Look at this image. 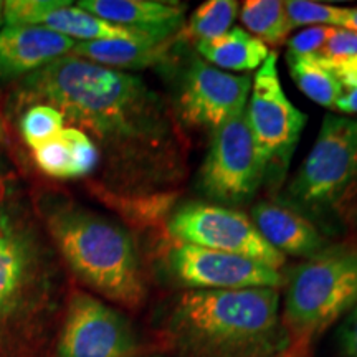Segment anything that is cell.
I'll use <instances>...</instances> for the list:
<instances>
[{
    "label": "cell",
    "mask_w": 357,
    "mask_h": 357,
    "mask_svg": "<svg viewBox=\"0 0 357 357\" xmlns=\"http://www.w3.org/2000/svg\"><path fill=\"white\" fill-rule=\"evenodd\" d=\"M65 128L61 113L52 106L37 105L25 109L20 116V132L32 149L58 136Z\"/></svg>",
    "instance_id": "cell-23"
},
{
    "label": "cell",
    "mask_w": 357,
    "mask_h": 357,
    "mask_svg": "<svg viewBox=\"0 0 357 357\" xmlns=\"http://www.w3.org/2000/svg\"><path fill=\"white\" fill-rule=\"evenodd\" d=\"M240 19L248 32L266 47H280L293 30L284 2L280 0H247L242 3Z\"/></svg>",
    "instance_id": "cell-20"
},
{
    "label": "cell",
    "mask_w": 357,
    "mask_h": 357,
    "mask_svg": "<svg viewBox=\"0 0 357 357\" xmlns=\"http://www.w3.org/2000/svg\"><path fill=\"white\" fill-rule=\"evenodd\" d=\"M265 178L266 162L243 111L212 132L199 172V189L213 202L240 205L253 199Z\"/></svg>",
    "instance_id": "cell-8"
},
{
    "label": "cell",
    "mask_w": 357,
    "mask_h": 357,
    "mask_svg": "<svg viewBox=\"0 0 357 357\" xmlns=\"http://www.w3.org/2000/svg\"><path fill=\"white\" fill-rule=\"evenodd\" d=\"M329 30H331V26L314 25L307 26V29L301 30L300 33L289 37L287 42V56L311 58L319 55V52L323 50L326 42H328Z\"/></svg>",
    "instance_id": "cell-27"
},
{
    "label": "cell",
    "mask_w": 357,
    "mask_h": 357,
    "mask_svg": "<svg viewBox=\"0 0 357 357\" xmlns=\"http://www.w3.org/2000/svg\"><path fill=\"white\" fill-rule=\"evenodd\" d=\"M289 75L305 95L324 108L334 109L342 96V84L334 70L316 58L287 56Z\"/></svg>",
    "instance_id": "cell-19"
},
{
    "label": "cell",
    "mask_w": 357,
    "mask_h": 357,
    "mask_svg": "<svg viewBox=\"0 0 357 357\" xmlns=\"http://www.w3.org/2000/svg\"><path fill=\"white\" fill-rule=\"evenodd\" d=\"M177 37L166 40H136V42L131 40L77 42L70 55L113 70H144L169 61Z\"/></svg>",
    "instance_id": "cell-17"
},
{
    "label": "cell",
    "mask_w": 357,
    "mask_h": 357,
    "mask_svg": "<svg viewBox=\"0 0 357 357\" xmlns=\"http://www.w3.org/2000/svg\"><path fill=\"white\" fill-rule=\"evenodd\" d=\"M75 40L42 26L0 30V82H19L58 58L70 55Z\"/></svg>",
    "instance_id": "cell-14"
},
{
    "label": "cell",
    "mask_w": 357,
    "mask_h": 357,
    "mask_svg": "<svg viewBox=\"0 0 357 357\" xmlns=\"http://www.w3.org/2000/svg\"><path fill=\"white\" fill-rule=\"evenodd\" d=\"M169 271L189 289L276 288L280 271L247 257L181 243L167 255Z\"/></svg>",
    "instance_id": "cell-12"
},
{
    "label": "cell",
    "mask_w": 357,
    "mask_h": 357,
    "mask_svg": "<svg viewBox=\"0 0 357 357\" xmlns=\"http://www.w3.org/2000/svg\"><path fill=\"white\" fill-rule=\"evenodd\" d=\"M357 194V119L328 113L283 200L307 220L336 215Z\"/></svg>",
    "instance_id": "cell-6"
},
{
    "label": "cell",
    "mask_w": 357,
    "mask_h": 357,
    "mask_svg": "<svg viewBox=\"0 0 357 357\" xmlns=\"http://www.w3.org/2000/svg\"><path fill=\"white\" fill-rule=\"evenodd\" d=\"M65 0H8L3 2L7 26H42L79 42L95 40H151L158 38L128 26L113 25ZM166 40V38H158Z\"/></svg>",
    "instance_id": "cell-13"
},
{
    "label": "cell",
    "mask_w": 357,
    "mask_h": 357,
    "mask_svg": "<svg viewBox=\"0 0 357 357\" xmlns=\"http://www.w3.org/2000/svg\"><path fill=\"white\" fill-rule=\"evenodd\" d=\"M195 47L207 63L223 71H255L270 55V48L261 40L240 26Z\"/></svg>",
    "instance_id": "cell-18"
},
{
    "label": "cell",
    "mask_w": 357,
    "mask_h": 357,
    "mask_svg": "<svg viewBox=\"0 0 357 357\" xmlns=\"http://www.w3.org/2000/svg\"><path fill=\"white\" fill-rule=\"evenodd\" d=\"M252 91L248 75L218 70L205 60H194L184 73L177 109L181 121L213 132L242 114Z\"/></svg>",
    "instance_id": "cell-11"
},
{
    "label": "cell",
    "mask_w": 357,
    "mask_h": 357,
    "mask_svg": "<svg viewBox=\"0 0 357 357\" xmlns=\"http://www.w3.org/2000/svg\"><path fill=\"white\" fill-rule=\"evenodd\" d=\"M236 13L238 2L235 0H208L195 8L181 35L195 42V45L217 38L229 32Z\"/></svg>",
    "instance_id": "cell-21"
},
{
    "label": "cell",
    "mask_w": 357,
    "mask_h": 357,
    "mask_svg": "<svg viewBox=\"0 0 357 357\" xmlns=\"http://www.w3.org/2000/svg\"><path fill=\"white\" fill-rule=\"evenodd\" d=\"M53 253L0 182V357L32 341L52 300Z\"/></svg>",
    "instance_id": "cell-4"
},
{
    "label": "cell",
    "mask_w": 357,
    "mask_h": 357,
    "mask_svg": "<svg viewBox=\"0 0 357 357\" xmlns=\"http://www.w3.org/2000/svg\"><path fill=\"white\" fill-rule=\"evenodd\" d=\"M337 357H357V305L337 329Z\"/></svg>",
    "instance_id": "cell-29"
},
{
    "label": "cell",
    "mask_w": 357,
    "mask_h": 357,
    "mask_svg": "<svg viewBox=\"0 0 357 357\" xmlns=\"http://www.w3.org/2000/svg\"><path fill=\"white\" fill-rule=\"evenodd\" d=\"M347 12H349V22H347V30L357 32V7L347 8Z\"/></svg>",
    "instance_id": "cell-30"
},
{
    "label": "cell",
    "mask_w": 357,
    "mask_h": 357,
    "mask_svg": "<svg viewBox=\"0 0 357 357\" xmlns=\"http://www.w3.org/2000/svg\"><path fill=\"white\" fill-rule=\"evenodd\" d=\"M7 139H8L7 128H6V123H3V119H2V114H0V144H6Z\"/></svg>",
    "instance_id": "cell-31"
},
{
    "label": "cell",
    "mask_w": 357,
    "mask_h": 357,
    "mask_svg": "<svg viewBox=\"0 0 357 357\" xmlns=\"http://www.w3.org/2000/svg\"><path fill=\"white\" fill-rule=\"evenodd\" d=\"M245 114L266 162L265 184L275 192L287 177L294 149L307 121L306 114L289 101L281 86L278 55L275 52H270L252 79V95Z\"/></svg>",
    "instance_id": "cell-7"
},
{
    "label": "cell",
    "mask_w": 357,
    "mask_h": 357,
    "mask_svg": "<svg viewBox=\"0 0 357 357\" xmlns=\"http://www.w3.org/2000/svg\"><path fill=\"white\" fill-rule=\"evenodd\" d=\"M284 8H287V15L293 29L300 25H324L347 29V22H349L347 8L312 2V0H288V2H284Z\"/></svg>",
    "instance_id": "cell-22"
},
{
    "label": "cell",
    "mask_w": 357,
    "mask_h": 357,
    "mask_svg": "<svg viewBox=\"0 0 357 357\" xmlns=\"http://www.w3.org/2000/svg\"><path fill=\"white\" fill-rule=\"evenodd\" d=\"M61 137L70 147L71 178H82L91 174L100 164V153L89 137L77 128L66 126L61 129Z\"/></svg>",
    "instance_id": "cell-24"
},
{
    "label": "cell",
    "mask_w": 357,
    "mask_h": 357,
    "mask_svg": "<svg viewBox=\"0 0 357 357\" xmlns=\"http://www.w3.org/2000/svg\"><path fill=\"white\" fill-rule=\"evenodd\" d=\"M131 324L118 311L83 291L71 293L56 357H134Z\"/></svg>",
    "instance_id": "cell-10"
},
{
    "label": "cell",
    "mask_w": 357,
    "mask_h": 357,
    "mask_svg": "<svg viewBox=\"0 0 357 357\" xmlns=\"http://www.w3.org/2000/svg\"><path fill=\"white\" fill-rule=\"evenodd\" d=\"M357 305V245H328L289 276L281 312L287 357H306L312 342Z\"/></svg>",
    "instance_id": "cell-5"
},
{
    "label": "cell",
    "mask_w": 357,
    "mask_h": 357,
    "mask_svg": "<svg viewBox=\"0 0 357 357\" xmlns=\"http://www.w3.org/2000/svg\"><path fill=\"white\" fill-rule=\"evenodd\" d=\"M33 158L37 166L55 178H71V154L61 134L35 147Z\"/></svg>",
    "instance_id": "cell-25"
},
{
    "label": "cell",
    "mask_w": 357,
    "mask_h": 357,
    "mask_svg": "<svg viewBox=\"0 0 357 357\" xmlns=\"http://www.w3.org/2000/svg\"><path fill=\"white\" fill-rule=\"evenodd\" d=\"M162 336L177 357H287L276 288L187 289L169 307Z\"/></svg>",
    "instance_id": "cell-2"
},
{
    "label": "cell",
    "mask_w": 357,
    "mask_h": 357,
    "mask_svg": "<svg viewBox=\"0 0 357 357\" xmlns=\"http://www.w3.org/2000/svg\"><path fill=\"white\" fill-rule=\"evenodd\" d=\"M47 105L95 142L105 159V194L126 199L169 195L187 174L189 142L169 102L139 75L61 56L19 79L13 113Z\"/></svg>",
    "instance_id": "cell-1"
},
{
    "label": "cell",
    "mask_w": 357,
    "mask_h": 357,
    "mask_svg": "<svg viewBox=\"0 0 357 357\" xmlns=\"http://www.w3.org/2000/svg\"><path fill=\"white\" fill-rule=\"evenodd\" d=\"M3 24H6L3 22V2H0V29H2Z\"/></svg>",
    "instance_id": "cell-32"
},
{
    "label": "cell",
    "mask_w": 357,
    "mask_h": 357,
    "mask_svg": "<svg viewBox=\"0 0 357 357\" xmlns=\"http://www.w3.org/2000/svg\"><path fill=\"white\" fill-rule=\"evenodd\" d=\"M167 230L181 243L247 257L280 270L287 263L245 213L223 205L187 202L169 217Z\"/></svg>",
    "instance_id": "cell-9"
},
{
    "label": "cell",
    "mask_w": 357,
    "mask_h": 357,
    "mask_svg": "<svg viewBox=\"0 0 357 357\" xmlns=\"http://www.w3.org/2000/svg\"><path fill=\"white\" fill-rule=\"evenodd\" d=\"M252 222L263 238L283 255L310 258L328 247L314 222L281 202L263 200L255 204Z\"/></svg>",
    "instance_id": "cell-16"
},
{
    "label": "cell",
    "mask_w": 357,
    "mask_h": 357,
    "mask_svg": "<svg viewBox=\"0 0 357 357\" xmlns=\"http://www.w3.org/2000/svg\"><path fill=\"white\" fill-rule=\"evenodd\" d=\"M77 7L113 25L158 38H174L185 26V3L160 0H79Z\"/></svg>",
    "instance_id": "cell-15"
},
{
    "label": "cell",
    "mask_w": 357,
    "mask_h": 357,
    "mask_svg": "<svg viewBox=\"0 0 357 357\" xmlns=\"http://www.w3.org/2000/svg\"><path fill=\"white\" fill-rule=\"evenodd\" d=\"M45 222L58 253L82 283L126 307L144 301L141 258L123 225L77 204L52 205Z\"/></svg>",
    "instance_id": "cell-3"
},
{
    "label": "cell",
    "mask_w": 357,
    "mask_h": 357,
    "mask_svg": "<svg viewBox=\"0 0 357 357\" xmlns=\"http://www.w3.org/2000/svg\"><path fill=\"white\" fill-rule=\"evenodd\" d=\"M334 73L337 75L342 84V96L337 101L334 111L346 114H357V61L336 66Z\"/></svg>",
    "instance_id": "cell-28"
},
{
    "label": "cell",
    "mask_w": 357,
    "mask_h": 357,
    "mask_svg": "<svg viewBox=\"0 0 357 357\" xmlns=\"http://www.w3.org/2000/svg\"><path fill=\"white\" fill-rule=\"evenodd\" d=\"M312 58L323 61L329 68L357 61V32L331 26L324 48L319 52V55Z\"/></svg>",
    "instance_id": "cell-26"
}]
</instances>
